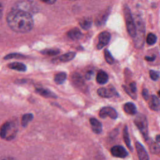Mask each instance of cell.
<instances>
[{
    "label": "cell",
    "mask_w": 160,
    "mask_h": 160,
    "mask_svg": "<svg viewBox=\"0 0 160 160\" xmlns=\"http://www.w3.org/2000/svg\"><path fill=\"white\" fill-rule=\"evenodd\" d=\"M9 27L14 32L25 33L30 31L33 27L31 14L19 9H12L6 17Z\"/></svg>",
    "instance_id": "obj_1"
},
{
    "label": "cell",
    "mask_w": 160,
    "mask_h": 160,
    "mask_svg": "<svg viewBox=\"0 0 160 160\" xmlns=\"http://www.w3.org/2000/svg\"><path fill=\"white\" fill-rule=\"evenodd\" d=\"M18 131L17 124L14 121H8L3 124L1 128V137L8 141L12 140Z\"/></svg>",
    "instance_id": "obj_2"
},
{
    "label": "cell",
    "mask_w": 160,
    "mask_h": 160,
    "mask_svg": "<svg viewBox=\"0 0 160 160\" xmlns=\"http://www.w3.org/2000/svg\"><path fill=\"white\" fill-rule=\"evenodd\" d=\"M123 12L124 15L128 32L131 37L134 38L136 36V25L133 19L130 9L127 4L124 5Z\"/></svg>",
    "instance_id": "obj_3"
},
{
    "label": "cell",
    "mask_w": 160,
    "mask_h": 160,
    "mask_svg": "<svg viewBox=\"0 0 160 160\" xmlns=\"http://www.w3.org/2000/svg\"><path fill=\"white\" fill-rule=\"evenodd\" d=\"M145 28L141 18L136 20V36L134 38V46L136 48H141L144 44Z\"/></svg>",
    "instance_id": "obj_4"
},
{
    "label": "cell",
    "mask_w": 160,
    "mask_h": 160,
    "mask_svg": "<svg viewBox=\"0 0 160 160\" xmlns=\"http://www.w3.org/2000/svg\"><path fill=\"white\" fill-rule=\"evenodd\" d=\"M134 122L144 139L146 141L148 140V123L146 117L144 114H139L134 118Z\"/></svg>",
    "instance_id": "obj_5"
},
{
    "label": "cell",
    "mask_w": 160,
    "mask_h": 160,
    "mask_svg": "<svg viewBox=\"0 0 160 160\" xmlns=\"http://www.w3.org/2000/svg\"><path fill=\"white\" fill-rule=\"evenodd\" d=\"M13 9H19L26 11L29 13L36 12L38 10L37 5L35 6V2L33 1H18L14 4Z\"/></svg>",
    "instance_id": "obj_6"
},
{
    "label": "cell",
    "mask_w": 160,
    "mask_h": 160,
    "mask_svg": "<svg viewBox=\"0 0 160 160\" xmlns=\"http://www.w3.org/2000/svg\"><path fill=\"white\" fill-rule=\"evenodd\" d=\"M98 94L99 96L105 98H109L114 96H118V92L112 86L99 88L98 90Z\"/></svg>",
    "instance_id": "obj_7"
},
{
    "label": "cell",
    "mask_w": 160,
    "mask_h": 160,
    "mask_svg": "<svg viewBox=\"0 0 160 160\" xmlns=\"http://www.w3.org/2000/svg\"><path fill=\"white\" fill-rule=\"evenodd\" d=\"M99 117L101 118H106L109 117L111 119H115L118 117L116 111L111 107H104L99 111Z\"/></svg>",
    "instance_id": "obj_8"
},
{
    "label": "cell",
    "mask_w": 160,
    "mask_h": 160,
    "mask_svg": "<svg viewBox=\"0 0 160 160\" xmlns=\"http://www.w3.org/2000/svg\"><path fill=\"white\" fill-rule=\"evenodd\" d=\"M111 153L113 156L119 158H125L128 155V152L125 148L120 145H116L112 147L111 149Z\"/></svg>",
    "instance_id": "obj_9"
},
{
    "label": "cell",
    "mask_w": 160,
    "mask_h": 160,
    "mask_svg": "<svg viewBox=\"0 0 160 160\" xmlns=\"http://www.w3.org/2000/svg\"><path fill=\"white\" fill-rule=\"evenodd\" d=\"M111 38V34L107 31H103L99 34L97 48L101 49L108 44Z\"/></svg>",
    "instance_id": "obj_10"
},
{
    "label": "cell",
    "mask_w": 160,
    "mask_h": 160,
    "mask_svg": "<svg viewBox=\"0 0 160 160\" xmlns=\"http://www.w3.org/2000/svg\"><path fill=\"white\" fill-rule=\"evenodd\" d=\"M135 146L139 160H149V155L144 146L139 142L135 143Z\"/></svg>",
    "instance_id": "obj_11"
},
{
    "label": "cell",
    "mask_w": 160,
    "mask_h": 160,
    "mask_svg": "<svg viewBox=\"0 0 160 160\" xmlns=\"http://www.w3.org/2000/svg\"><path fill=\"white\" fill-rule=\"evenodd\" d=\"M149 107L151 109L158 111L160 110V101L155 95H151L149 99Z\"/></svg>",
    "instance_id": "obj_12"
},
{
    "label": "cell",
    "mask_w": 160,
    "mask_h": 160,
    "mask_svg": "<svg viewBox=\"0 0 160 160\" xmlns=\"http://www.w3.org/2000/svg\"><path fill=\"white\" fill-rule=\"evenodd\" d=\"M36 91L40 95H41L42 96L44 97V98H56L57 96L51 91L48 89H45V88H37L36 89Z\"/></svg>",
    "instance_id": "obj_13"
},
{
    "label": "cell",
    "mask_w": 160,
    "mask_h": 160,
    "mask_svg": "<svg viewBox=\"0 0 160 160\" xmlns=\"http://www.w3.org/2000/svg\"><path fill=\"white\" fill-rule=\"evenodd\" d=\"M90 124L92 131L96 134H100L102 131V124L101 123L95 118H91L89 119Z\"/></svg>",
    "instance_id": "obj_14"
},
{
    "label": "cell",
    "mask_w": 160,
    "mask_h": 160,
    "mask_svg": "<svg viewBox=\"0 0 160 160\" xmlns=\"http://www.w3.org/2000/svg\"><path fill=\"white\" fill-rule=\"evenodd\" d=\"M72 81L76 87L82 88L85 85V82L83 78L78 73L75 72L72 76Z\"/></svg>",
    "instance_id": "obj_15"
},
{
    "label": "cell",
    "mask_w": 160,
    "mask_h": 160,
    "mask_svg": "<svg viewBox=\"0 0 160 160\" xmlns=\"http://www.w3.org/2000/svg\"><path fill=\"white\" fill-rule=\"evenodd\" d=\"M68 36L72 40H78L79 39L82 38V34L81 32V31L77 28H74L71 29V30H69L68 33H67Z\"/></svg>",
    "instance_id": "obj_16"
},
{
    "label": "cell",
    "mask_w": 160,
    "mask_h": 160,
    "mask_svg": "<svg viewBox=\"0 0 160 160\" xmlns=\"http://www.w3.org/2000/svg\"><path fill=\"white\" fill-rule=\"evenodd\" d=\"M8 67L11 69H14L18 71L24 72L26 70V66L23 63L19 62H13L8 65Z\"/></svg>",
    "instance_id": "obj_17"
},
{
    "label": "cell",
    "mask_w": 160,
    "mask_h": 160,
    "mask_svg": "<svg viewBox=\"0 0 160 160\" xmlns=\"http://www.w3.org/2000/svg\"><path fill=\"white\" fill-rule=\"evenodd\" d=\"M123 109H124V111L129 114L133 115V114H136V112H137L136 107L134 105V104H133L132 102H129L124 104V106H123Z\"/></svg>",
    "instance_id": "obj_18"
},
{
    "label": "cell",
    "mask_w": 160,
    "mask_h": 160,
    "mask_svg": "<svg viewBox=\"0 0 160 160\" xmlns=\"http://www.w3.org/2000/svg\"><path fill=\"white\" fill-rule=\"evenodd\" d=\"M96 81L99 84H104L108 81V76L106 72L103 71H100L96 75Z\"/></svg>",
    "instance_id": "obj_19"
},
{
    "label": "cell",
    "mask_w": 160,
    "mask_h": 160,
    "mask_svg": "<svg viewBox=\"0 0 160 160\" xmlns=\"http://www.w3.org/2000/svg\"><path fill=\"white\" fill-rule=\"evenodd\" d=\"M149 149L151 153L154 154H158L160 152V146L157 142H154L152 140L148 141Z\"/></svg>",
    "instance_id": "obj_20"
},
{
    "label": "cell",
    "mask_w": 160,
    "mask_h": 160,
    "mask_svg": "<svg viewBox=\"0 0 160 160\" xmlns=\"http://www.w3.org/2000/svg\"><path fill=\"white\" fill-rule=\"evenodd\" d=\"M109 12V10H106L104 12H103L102 13H101L98 16L96 19V24H98V26H101L106 22Z\"/></svg>",
    "instance_id": "obj_21"
},
{
    "label": "cell",
    "mask_w": 160,
    "mask_h": 160,
    "mask_svg": "<svg viewBox=\"0 0 160 160\" xmlns=\"http://www.w3.org/2000/svg\"><path fill=\"white\" fill-rule=\"evenodd\" d=\"M123 139H124V141L127 147L129 148V150H131L132 151V148L131 145V141H130L129 135V132H128V129L126 126H124V129H123Z\"/></svg>",
    "instance_id": "obj_22"
},
{
    "label": "cell",
    "mask_w": 160,
    "mask_h": 160,
    "mask_svg": "<svg viewBox=\"0 0 160 160\" xmlns=\"http://www.w3.org/2000/svg\"><path fill=\"white\" fill-rule=\"evenodd\" d=\"M92 20L89 18H84L79 21L81 27L84 29H88L91 27Z\"/></svg>",
    "instance_id": "obj_23"
},
{
    "label": "cell",
    "mask_w": 160,
    "mask_h": 160,
    "mask_svg": "<svg viewBox=\"0 0 160 160\" xmlns=\"http://www.w3.org/2000/svg\"><path fill=\"white\" fill-rule=\"evenodd\" d=\"M76 56V52H69L66 54H62L59 57V61L61 62H68L71 61Z\"/></svg>",
    "instance_id": "obj_24"
},
{
    "label": "cell",
    "mask_w": 160,
    "mask_h": 160,
    "mask_svg": "<svg viewBox=\"0 0 160 160\" xmlns=\"http://www.w3.org/2000/svg\"><path fill=\"white\" fill-rule=\"evenodd\" d=\"M66 74L64 72H61L56 74L54 76V81L58 84H62L66 79Z\"/></svg>",
    "instance_id": "obj_25"
},
{
    "label": "cell",
    "mask_w": 160,
    "mask_h": 160,
    "mask_svg": "<svg viewBox=\"0 0 160 160\" xmlns=\"http://www.w3.org/2000/svg\"><path fill=\"white\" fill-rule=\"evenodd\" d=\"M33 118H34V116H33L32 114L28 113V114H24L21 119V125L23 127H26L28 125V124L32 120Z\"/></svg>",
    "instance_id": "obj_26"
},
{
    "label": "cell",
    "mask_w": 160,
    "mask_h": 160,
    "mask_svg": "<svg viewBox=\"0 0 160 160\" xmlns=\"http://www.w3.org/2000/svg\"><path fill=\"white\" fill-rule=\"evenodd\" d=\"M157 41L156 36L153 33H149L147 36L146 38V42L149 45H152L156 43Z\"/></svg>",
    "instance_id": "obj_27"
},
{
    "label": "cell",
    "mask_w": 160,
    "mask_h": 160,
    "mask_svg": "<svg viewBox=\"0 0 160 160\" xmlns=\"http://www.w3.org/2000/svg\"><path fill=\"white\" fill-rule=\"evenodd\" d=\"M104 58L106 59V61L108 63V64H112L114 61V58L112 57V56L111 55V52L108 50V49H105L104 51Z\"/></svg>",
    "instance_id": "obj_28"
},
{
    "label": "cell",
    "mask_w": 160,
    "mask_h": 160,
    "mask_svg": "<svg viewBox=\"0 0 160 160\" xmlns=\"http://www.w3.org/2000/svg\"><path fill=\"white\" fill-rule=\"evenodd\" d=\"M41 53L44 54H47L49 56H54L59 53V51L58 49H44L41 51Z\"/></svg>",
    "instance_id": "obj_29"
},
{
    "label": "cell",
    "mask_w": 160,
    "mask_h": 160,
    "mask_svg": "<svg viewBox=\"0 0 160 160\" xmlns=\"http://www.w3.org/2000/svg\"><path fill=\"white\" fill-rule=\"evenodd\" d=\"M25 56L22 54H19V53H11L8 55H6L4 59H12V58H24Z\"/></svg>",
    "instance_id": "obj_30"
},
{
    "label": "cell",
    "mask_w": 160,
    "mask_h": 160,
    "mask_svg": "<svg viewBox=\"0 0 160 160\" xmlns=\"http://www.w3.org/2000/svg\"><path fill=\"white\" fill-rule=\"evenodd\" d=\"M149 76H150V78L153 81H156L159 77V72L158 71H156L154 70H150L149 71Z\"/></svg>",
    "instance_id": "obj_31"
},
{
    "label": "cell",
    "mask_w": 160,
    "mask_h": 160,
    "mask_svg": "<svg viewBox=\"0 0 160 160\" xmlns=\"http://www.w3.org/2000/svg\"><path fill=\"white\" fill-rule=\"evenodd\" d=\"M123 88H124V91H125L132 99H136V94H134V93L129 89V88H127L126 86H123Z\"/></svg>",
    "instance_id": "obj_32"
},
{
    "label": "cell",
    "mask_w": 160,
    "mask_h": 160,
    "mask_svg": "<svg viewBox=\"0 0 160 160\" xmlns=\"http://www.w3.org/2000/svg\"><path fill=\"white\" fill-rule=\"evenodd\" d=\"M142 96L143 97V98L145 99V100H148L149 99V92H148V90L147 89H144L142 91Z\"/></svg>",
    "instance_id": "obj_33"
},
{
    "label": "cell",
    "mask_w": 160,
    "mask_h": 160,
    "mask_svg": "<svg viewBox=\"0 0 160 160\" xmlns=\"http://www.w3.org/2000/svg\"><path fill=\"white\" fill-rule=\"evenodd\" d=\"M129 89H130L134 94H136L137 88H136V83H135L134 82H132L130 83V84H129Z\"/></svg>",
    "instance_id": "obj_34"
},
{
    "label": "cell",
    "mask_w": 160,
    "mask_h": 160,
    "mask_svg": "<svg viewBox=\"0 0 160 160\" xmlns=\"http://www.w3.org/2000/svg\"><path fill=\"white\" fill-rule=\"evenodd\" d=\"M93 76H94V72L92 71H88V72H86V76H85V78H86V79L89 80V79H91L92 78Z\"/></svg>",
    "instance_id": "obj_35"
},
{
    "label": "cell",
    "mask_w": 160,
    "mask_h": 160,
    "mask_svg": "<svg viewBox=\"0 0 160 160\" xmlns=\"http://www.w3.org/2000/svg\"><path fill=\"white\" fill-rule=\"evenodd\" d=\"M156 58V56L153 55V56H146L144 58V59L148 61H153Z\"/></svg>",
    "instance_id": "obj_36"
},
{
    "label": "cell",
    "mask_w": 160,
    "mask_h": 160,
    "mask_svg": "<svg viewBox=\"0 0 160 160\" xmlns=\"http://www.w3.org/2000/svg\"><path fill=\"white\" fill-rule=\"evenodd\" d=\"M2 160H17V159L16 158H12V157H8V158H4Z\"/></svg>",
    "instance_id": "obj_37"
},
{
    "label": "cell",
    "mask_w": 160,
    "mask_h": 160,
    "mask_svg": "<svg viewBox=\"0 0 160 160\" xmlns=\"http://www.w3.org/2000/svg\"><path fill=\"white\" fill-rule=\"evenodd\" d=\"M42 2L47 4H53L56 2V1H42Z\"/></svg>",
    "instance_id": "obj_38"
},
{
    "label": "cell",
    "mask_w": 160,
    "mask_h": 160,
    "mask_svg": "<svg viewBox=\"0 0 160 160\" xmlns=\"http://www.w3.org/2000/svg\"><path fill=\"white\" fill-rule=\"evenodd\" d=\"M156 140L157 142H160V134L156 136Z\"/></svg>",
    "instance_id": "obj_39"
},
{
    "label": "cell",
    "mask_w": 160,
    "mask_h": 160,
    "mask_svg": "<svg viewBox=\"0 0 160 160\" xmlns=\"http://www.w3.org/2000/svg\"><path fill=\"white\" fill-rule=\"evenodd\" d=\"M158 94L160 96V91H158Z\"/></svg>",
    "instance_id": "obj_40"
}]
</instances>
